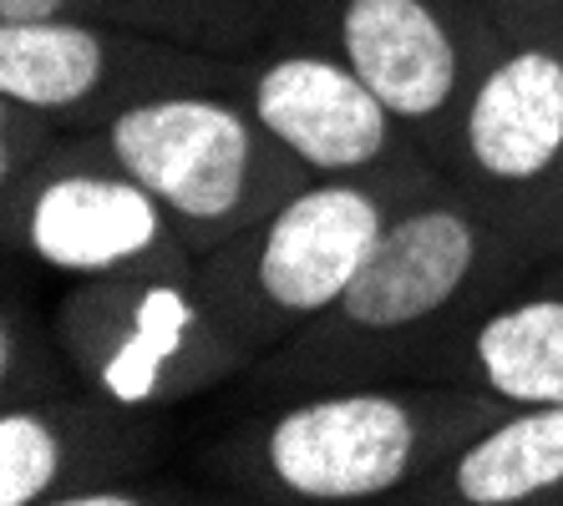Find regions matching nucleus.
<instances>
[{
  "label": "nucleus",
  "mask_w": 563,
  "mask_h": 506,
  "mask_svg": "<svg viewBox=\"0 0 563 506\" xmlns=\"http://www.w3.org/2000/svg\"><path fill=\"white\" fill-rule=\"evenodd\" d=\"M538 269L543 263L523 244L442 182L396 213L355 284L314 325L239 380V411L314 390L442 380L472 319Z\"/></svg>",
  "instance_id": "nucleus-1"
},
{
  "label": "nucleus",
  "mask_w": 563,
  "mask_h": 506,
  "mask_svg": "<svg viewBox=\"0 0 563 506\" xmlns=\"http://www.w3.org/2000/svg\"><path fill=\"white\" fill-rule=\"evenodd\" d=\"M508 405L452 380L314 390L279 405H250L223 426L198 471L213 492L264 506L401 502L462 441Z\"/></svg>",
  "instance_id": "nucleus-2"
},
{
  "label": "nucleus",
  "mask_w": 563,
  "mask_h": 506,
  "mask_svg": "<svg viewBox=\"0 0 563 506\" xmlns=\"http://www.w3.org/2000/svg\"><path fill=\"white\" fill-rule=\"evenodd\" d=\"M407 203L417 198L371 182L314 178L269 218L198 254L194 279L234 345L250 355V370L314 325L355 284Z\"/></svg>",
  "instance_id": "nucleus-3"
},
{
  "label": "nucleus",
  "mask_w": 563,
  "mask_h": 506,
  "mask_svg": "<svg viewBox=\"0 0 563 506\" xmlns=\"http://www.w3.org/2000/svg\"><path fill=\"white\" fill-rule=\"evenodd\" d=\"M92 137L157 198L194 259L314 182L234 91H173L112 117Z\"/></svg>",
  "instance_id": "nucleus-4"
},
{
  "label": "nucleus",
  "mask_w": 563,
  "mask_h": 506,
  "mask_svg": "<svg viewBox=\"0 0 563 506\" xmlns=\"http://www.w3.org/2000/svg\"><path fill=\"white\" fill-rule=\"evenodd\" d=\"M52 329L81 385L137 411H173L250 375L194 273L77 279L56 294Z\"/></svg>",
  "instance_id": "nucleus-5"
},
{
  "label": "nucleus",
  "mask_w": 563,
  "mask_h": 506,
  "mask_svg": "<svg viewBox=\"0 0 563 506\" xmlns=\"http://www.w3.org/2000/svg\"><path fill=\"white\" fill-rule=\"evenodd\" d=\"M446 188L538 263L563 259V46L503 36L437 153Z\"/></svg>",
  "instance_id": "nucleus-6"
},
{
  "label": "nucleus",
  "mask_w": 563,
  "mask_h": 506,
  "mask_svg": "<svg viewBox=\"0 0 563 506\" xmlns=\"http://www.w3.org/2000/svg\"><path fill=\"white\" fill-rule=\"evenodd\" d=\"M229 91L310 178L371 182L401 198H427L446 182L401 117L320 41L275 36L234 56Z\"/></svg>",
  "instance_id": "nucleus-7"
},
{
  "label": "nucleus",
  "mask_w": 563,
  "mask_h": 506,
  "mask_svg": "<svg viewBox=\"0 0 563 506\" xmlns=\"http://www.w3.org/2000/svg\"><path fill=\"white\" fill-rule=\"evenodd\" d=\"M285 36L330 46L432 162L503 46V26L467 0H295Z\"/></svg>",
  "instance_id": "nucleus-8"
},
{
  "label": "nucleus",
  "mask_w": 563,
  "mask_h": 506,
  "mask_svg": "<svg viewBox=\"0 0 563 506\" xmlns=\"http://www.w3.org/2000/svg\"><path fill=\"white\" fill-rule=\"evenodd\" d=\"M5 254L77 279L122 273H194V254L173 234L157 198L112 162L92 132H71L26 182L0 193Z\"/></svg>",
  "instance_id": "nucleus-9"
},
{
  "label": "nucleus",
  "mask_w": 563,
  "mask_h": 506,
  "mask_svg": "<svg viewBox=\"0 0 563 506\" xmlns=\"http://www.w3.org/2000/svg\"><path fill=\"white\" fill-rule=\"evenodd\" d=\"M229 77L234 56L198 52L112 21H0V97L36 106L71 132H97L173 91H229Z\"/></svg>",
  "instance_id": "nucleus-10"
},
{
  "label": "nucleus",
  "mask_w": 563,
  "mask_h": 506,
  "mask_svg": "<svg viewBox=\"0 0 563 506\" xmlns=\"http://www.w3.org/2000/svg\"><path fill=\"white\" fill-rule=\"evenodd\" d=\"M173 451L168 411L77 395L0 405V506H62L81 486L157 476Z\"/></svg>",
  "instance_id": "nucleus-11"
},
{
  "label": "nucleus",
  "mask_w": 563,
  "mask_h": 506,
  "mask_svg": "<svg viewBox=\"0 0 563 506\" xmlns=\"http://www.w3.org/2000/svg\"><path fill=\"white\" fill-rule=\"evenodd\" d=\"M442 380L498 405H563V269L543 263L477 314L446 355Z\"/></svg>",
  "instance_id": "nucleus-12"
},
{
  "label": "nucleus",
  "mask_w": 563,
  "mask_h": 506,
  "mask_svg": "<svg viewBox=\"0 0 563 506\" xmlns=\"http://www.w3.org/2000/svg\"><path fill=\"white\" fill-rule=\"evenodd\" d=\"M407 506H563V405H508L462 441Z\"/></svg>",
  "instance_id": "nucleus-13"
},
{
  "label": "nucleus",
  "mask_w": 563,
  "mask_h": 506,
  "mask_svg": "<svg viewBox=\"0 0 563 506\" xmlns=\"http://www.w3.org/2000/svg\"><path fill=\"white\" fill-rule=\"evenodd\" d=\"M295 0H0V21L87 15L147 36H168L213 56H244L289 31Z\"/></svg>",
  "instance_id": "nucleus-14"
},
{
  "label": "nucleus",
  "mask_w": 563,
  "mask_h": 506,
  "mask_svg": "<svg viewBox=\"0 0 563 506\" xmlns=\"http://www.w3.org/2000/svg\"><path fill=\"white\" fill-rule=\"evenodd\" d=\"M81 375L66 360L62 339L52 329V314L41 319L31 299L15 284V269L5 273V304H0V405H31L77 395Z\"/></svg>",
  "instance_id": "nucleus-15"
},
{
  "label": "nucleus",
  "mask_w": 563,
  "mask_h": 506,
  "mask_svg": "<svg viewBox=\"0 0 563 506\" xmlns=\"http://www.w3.org/2000/svg\"><path fill=\"white\" fill-rule=\"evenodd\" d=\"M66 137H71V127L52 122L46 112H36L26 102L0 97V193L15 188V182H26Z\"/></svg>",
  "instance_id": "nucleus-16"
},
{
  "label": "nucleus",
  "mask_w": 563,
  "mask_h": 506,
  "mask_svg": "<svg viewBox=\"0 0 563 506\" xmlns=\"http://www.w3.org/2000/svg\"><path fill=\"white\" fill-rule=\"evenodd\" d=\"M467 5H477L483 15H493L503 26V36H512V31L528 21V11H533V0H467Z\"/></svg>",
  "instance_id": "nucleus-17"
},
{
  "label": "nucleus",
  "mask_w": 563,
  "mask_h": 506,
  "mask_svg": "<svg viewBox=\"0 0 563 506\" xmlns=\"http://www.w3.org/2000/svg\"><path fill=\"white\" fill-rule=\"evenodd\" d=\"M518 36H549V41H559V46H563V5H553V11H543V15H538V21H533V26H528V31H518Z\"/></svg>",
  "instance_id": "nucleus-18"
},
{
  "label": "nucleus",
  "mask_w": 563,
  "mask_h": 506,
  "mask_svg": "<svg viewBox=\"0 0 563 506\" xmlns=\"http://www.w3.org/2000/svg\"><path fill=\"white\" fill-rule=\"evenodd\" d=\"M553 5H563V0H533V11H528V21H523V26H518V31H528V26H533V21H538V15H543V11H553ZM518 31H512V36H518Z\"/></svg>",
  "instance_id": "nucleus-19"
},
{
  "label": "nucleus",
  "mask_w": 563,
  "mask_h": 506,
  "mask_svg": "<svg viewBox=\"0 0 563 506\" xmlns=\"http://www.w3.org/2000/svg\"><path fill=\"white\" fill-rule=\"evenodd\" d=\"M553 269H563V259H553Z\"/></svg>",
  "instance_id": "nucleus-20"
}]
</instances>
